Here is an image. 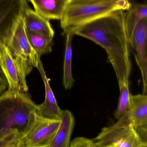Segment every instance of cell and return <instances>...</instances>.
Listing matches in <instances>:
<instances>
[{"mask_svg": "<svg viewBox=\"0 0 147 147\" xmlns=\"http://www.w3.org/2000/svg\"><path fill=\"white\" fill-rule=\"evenodd\" d=\"M37 109L27 93L7 90L0 95V147L23 140L34 124Z\"/></svg>", "mask_w": 147, "mask_h": 147, "instance_id": "obj_2", "label": "cell"}, {"mask_svg": "<svg viewBox=\"0 0 147 147\" xmlns=\"http://www.w3.org/2000/svg\"><path fill=\"white\" fill-rule=\"evenodd\" d=\"M7 89V81L0 70V95Z\"/></svg>", "mask_w": 147, "mask_h": 147, "instance_id": "obj_21", "label": "cell"}, {"mask_svg": "<svg viewBox=\"0 0 147 147\" xmlns=\"http://www.w3.org/2000/svg\"><path fill=\"white\" fill-rule=\"evenodd\" d=\"M129 121L142 141L147 143V95H131L129 111Z\"/></svg>", "mask_w": 147, "mask_h": 147, "instance_id": "obj_10", "label": "cell"}, {"mask_svg": "<svg viewBox=\"0 0 147 147\" xmlns=\"http://www.w3.org/2000/svg\"><path fill=\"white\" fill-rule=\"evenodd\" d=\"M119 86L120 96L114 115L115 117L117 120L128 114L131 95L129 91V83H120Z\"/></svg>", "mask_w": 147, "mask_h": 147, "instance_id": "obj_18", "label": "cell"}, {"mask_svg": "<svg viewBox=\"0 0 147 147\" xmlns=\"http://www.w3.org/2000/svg\"><path fill=\"white\" fill-rule=\"evenodd\" d=\"M125 15L124 10H117L84 24L74 32L104 49L118 84L129 83L132 67Z\"/></svg>", "mask_w": 147, "mask_h": 147, "instance_id": "obj_1", "label": "cell"}, {"mask_svg": "<svg viewBox=\"0 0 147 147\" xmlns=\"http://www.w3.org/2000/svg\"><path fill=\"white\" fill-rule=\"evenodd\" d=\"M144 19H147L146 3H135L125 12V26L129 46L135 28L137 24Z\"/></svg>", "mask_w": 147, "mask_h": 147, "instance_id": "obj_15", "label": "cell"}, {"mask_svg": "<svg viewBox=\"0 0 147 147\" xmlns=\"http://www.w3.org/2000/svg\"><path fill=\"white\" fill-rule=\"evenodd\" d=\"M147 19L141 20L136 25L132 35L130 51H133L137 65L143 81L142 94H147Z\"/></svg>", "mask_w": 147, "mask_h": 147, "instance_id": "obj_9", "label": "cell"}, {"mask_svg": "<svg viewBox=\"0 0 147 147\" xmlns=\"http://www.w3.org/2000/svg\"><path fill=\"white\" fill-rule=\"evenodd\" d=\"M116 0H70L69 4H87L111 1Z\"/></svg>", "mask_w": 147, "mask_h": 147, "instance_id": "obj_20", "label": "cell"}, {"mask_svg": "<svg viewBox=\"0 0 147 147\" xmlns=\"http://www.w3.org/2000/svg\"><path fill=\"white\" fill-rule=\"evenodd\" d=\"M33 67L15 57L7 47L0 41V70L7 84V90L27 93L28 90L26 77Z\"/></svg>", "mask_w": 147, "mask_h": 147, "instance_id": "obj_4", "label": "cell"}, {"mask_svg": "<svg viewBox=\"0 0 147 147\" xmlns=\"http://www.w3.org/2000/svg\"><path fill=\"white\" fill-rule=\"evenodd\" d=\"M60 121L50 120L37 114L35 122L23 138L26 147H50L60 125Z\"/></svg>", "mask_w": 147, "mask_h": 147, "instance_id": "obj_7", "label": "cell"}, {"mask_svg": "<svg viewBox=\"0 0 147 147\" xmlns=\"http://www.w3.org/2000/svg\"><path fill=\"white\" fill-rule=\"evenodd\" d=\"M70 147H100L94 140L83 137L74 139L70 144Z\"/></svg>", "mask_w": 147, "mask_h": 147, "instance_id": "obj_19", "label": "cell"}, {"mask_svg": "<svg viewBox=\"0 0 147 147\" xmlns=\"http://www.w3.org/2000/svg\"><path fill=\"white\" fill-rule=\"evenodd\" d=\"M131 6L129 0L69 4L60 20L63 34L74 33L77 28L89 22L117 10H127Z\"/></svg>", "mask_w": 147, "mask_h": 147, "instance_id": "obj_3", "label": "cell"}, {"mask_svg": "<svg viewBox=\"0 0 147 147\" xmlns=\"http://www.w3.org/2000/svg\"><path fill=\"white\" fill-rule=\"evenodd\" d=\"M139 147H147V144L143 143V144H142Z\"/></svg>", "mask_w": 147, "mask_h": 147, "instance_id": "obj_23", "label": "cell"}, {"mask_svg": "<svg viewBox=\"0 0 147 147\" xmlns=\"http://www.w3.org/2000/svg\"><path fill=\"white\" fill-rule=\"evenodd\" d=\"M27 32L28 37L33 48L39 57L51 52L53 38L31 32Z\"/></svg>", "mask_w": 147, "mask_h": 147, "instance_id": "obj_17", "label": "cell"}, {"mask_svg": "<svg viewBox=\"0 0 147 147\" xmlns=\"http://www.w3.org/2000/svg\"><path fill=\"white\" fill-rule=\"evenodd\" d=\"M3 43L15 57L30 65L33 68L37 67L41 57L29 41L22 17Z\"/></svg>", "mask_w": 147, "mask_h": 147, "instance_id": "obj_6", "label": "cell"}, {"mask_svg": "<svg viewBox=\"0 0 147 147\" xmlns=\"http://www.w3.org/2000/svg\"><path fill=\"white\" fill-rule=\"evenodd\" d=\"M35 11L47 20H61L70 0H28Z\"/></svg>", "mask_w": 147, "mask_h": 147, "instance_id": "obj_12", "label": "cell"}, {"mask_svg": "<svg viewBox=\"0 0 147 147\" xmlns=\"http://www.w3.org/2000/svg\"><path fill=\"white\" fill-rule=\"evenodd\" d=\"M22 19L27 32L53 38L54 31L49 20L44 18L29 7L25 10Z\"/></svg>", "mask_w": 147, "mask_h": 147, "instance_id": "obj_13", "label": "cell"}, {"mask_svg": "<svg viewBox=\"0 0 147 147\" xmlns=\"http://www.w3.org/2000/svg\"><path fill=\"white\" fill-rule=\"evenodd\" d=\"M44 82L45 89V99L43 102L37 105L36 113L40 116L50 120L60 121L62 110L59 107L54 93L49 83V79L43 67L41 59L37 67Z\"/></svg>", "mask_w": 147, "mask_h": 147, "instance_id": "obj_11", "label": "cell"}, {"mask_svg": "<svg viewBox=\"0 0 147 147\" xmlns=\"http://www.w3.org/2000/svg\"><path fill=\"white\" fill-rule=\"evenodd\" d=\"M94 141L100 147H139L144 143L131 124L129 113L112 126L103 128Z\"/></svg>", "mask_w": 147, "mask_h": 147, "instance_id": "obj_5", "label": "cell"}, {"mask_svg": "<svg viewBox=\"0 0 147 147\" xmlns=\"http://www.w3.org/2000/svg\"><path fill=\"white\" fill-rule=\"evenodd\" d=\"M1 147H26L23 140L15 141L10 142L9 144Z\"/></svg>", "mask_w": 147, "mask_h": 147, "instance_id": "obj_22", "label": "cell"}, {"mask_svg": "<svg viewBox=\"0 0 147 147\" xmlns=\"http://www.w3.org/2000/svg\"><path fill=\"white\" fill-rule=\"evenodd\" d=\"M74 33L66 34L65 52L63 67V83L65 89H71L74 84L75 80L73 78L72 69V40Z\"/></svg>", "mask_w": 147, "mask_h": 147, "instance_id": "obj_16", "label": "cell"}, {"mask_svg": "<svg viewBox=\"0 0 147 147\" xmlns=\"http://www.w3.org/2000/svg\"><path fill=\"white\" fill-rule=\"evenodd\" d=\"M75 119L68 110H62L59 127L50 147H70Z\"/></svg>", "mask_w": 147, "mask_h": 147, "instance_id": "obj_14", "label": "cell"}, {"mask_svg": "<svg viewBox=\"0 0 147 147\" xmlns=\"http://www.w3.org/2000/svg\"><path fill=\"white\" fill-rule=\"evenodd\" d=\"M28 7L27 0H0V41L9 36Z\"/></svg>", "mask_w": 147, "mask_h": 147, "instance_id": "obj_8", "label": "cell"}]
</instances>
